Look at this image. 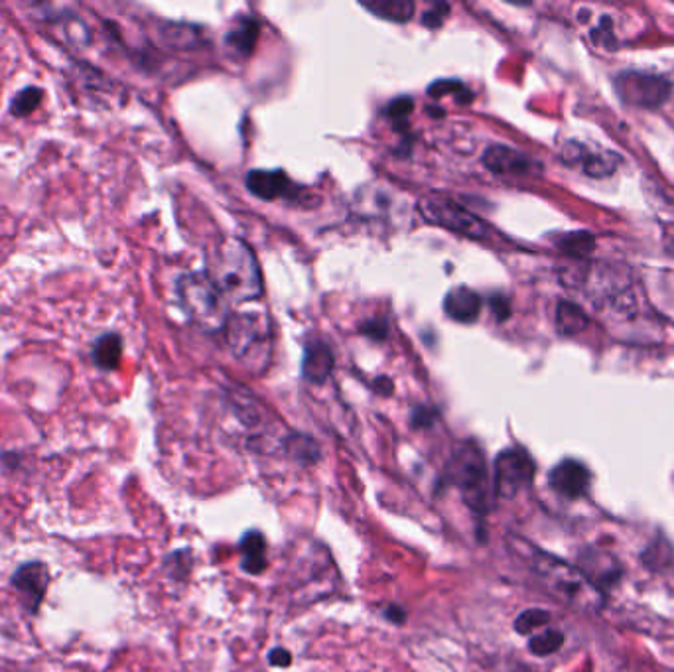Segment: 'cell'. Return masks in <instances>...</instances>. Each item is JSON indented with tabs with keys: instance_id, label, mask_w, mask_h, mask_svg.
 I'll return each instance as SVG.
<instances>
[{
	"instance_id": "1",
	"label": "cell",
	"mask_w": 674,
	"mask_h": 672,
	"mask_svg": "<svg viewBox=\"0 0 674 672\" xmlns=\"http://www.w3.org/2000/svg\"><path fill=\"white\" fill-rule=\"evenodd\" d=\"M207 278L231 304L263 296V276L253 249L235 237L219 239L207 257Z\"/></svg>"
},
{
	"instance_id": "2",
	"label": "cell",
	"mask_w": 674,
	"mask_h": 672,
	"mask_svg": "<svg viewBox=\"0 0 674 672\" xmlns=\"http://www.w3.org/2000/svg\"><path fill=\"white\" fill-rule=\"evenodd\" d=\"M444 481L456 487L475 515L485 517L491 509L493 485L489 483L487 462L475 442L460 444L444 471Z\"/></svg>"
},
{
	"instance_id": "3",
	"label": "cell",
	"mask_w": 674,
	"mask_h": 672,
	"mask_svg": "<svg viewBox=\"0 0 674 672\" xmlns=\"http://www.w3.org/2000/svg\"><path fill=\"white\" fill-rule=\"evenodd\" d=\"M227 345L233 357L253 373H263L272 357V326L265 314L229 316Z\"/></svg>"
},
{
	"instance_id": "4",
	"label": "cell",
	"mask_w": 674,
	"mask_h": 672,
	"mask_svg": "<svg viewBox=\"0 0 674 672\" xmlns=\"http://www.w3.org/2000/svg\"><path fill=\"white\" fill-rule=\"evenodd\" d=\"M178 296L188 318L205 332H219L227 326L229 306L221 292L203 272H192L180 278Z\"/></svg>"
},
{
	"instance_id": "5",
	"label": "cell",
	"mask_w": 674,
	"mask_h": 672,
	"mask_svg": "<svg viewBox=\"0 0 674 672\" xmlns=\"http://www.w3.org/2000/svg\"><path fill=\"white\" fill-rule=\"evenodd\" d=\"M613 87L625 105L641 109H657L665 105L673 91L669 79L645 71H623L615 77Z\"/></svg>"
},
{
	"instance_id": "6",
	"label": "cell",
	"mask_w": 674,
	"mask_h": 672,
	"mask_svg": "<svg viewBox=\"0 0 674 672\" xmlns=\"http://www.w3.org/2000/svg\"><path fill=\"white\" fill-rule=\"evenodd\" d=\"M535 462L523 448H507L495 458L493 495L499 499H515L529 489L535 479Z\"/></svg>"
},
{
	"instance_id": "7",
	"label": "cell",
	"mask_w": 674,
	"mask_h": 672,
	"mask_svg": "<svg viewBox=\"0 0 674 672\" xmlns=\"http://www.w3.org/2000/svg\"><path fill=\"white\" fill-rule=\"evenodd\" d=\"M420 213L428 223L466 235L470 239H487L489 235L487 225L477 215H473L472 211H468L464 205H458L450 200H440V198L422 200Z\"/></svg>"
},
{
	"instance_id": "8",
	"label": "cell",
	"mask_w": 674,
	"mask_h": 672,
	"mask_svg": "<svg viewBox=\"0 0 674 672\" xmlns=\"http://www.w3.org/2000/svg\"><path fill=\"white\" fill-rule=\"evenodd\" d=\"M10 586L18 594L26 613L36 615L44 604L46 590L50 586V570L40 560L26 562L18 566L10 576Z\"/></svg>"
},
{
	"instance_id": "9",
	"label": "cell",
	"mask_w": 674,
	"mask_h": 672,
	"mask_svg": "<svg viewBox=\"0 0 674 672\" xmlns=\"http://www.w3.org/2000/svg\"><path fill=\"white\" fill-rule=\"evenodd\" d=\"M548 483L558 495L566 499H580L590 491L592 473L582 462L568 458L552 468Z\"/></svg>"
},
{
	"instance_id": "10",
	"label": "cell",
	"mask_w": 674,
	"mask_h": 672,
	"mask_svg": "<svg viewBox=\"0 0 674 672\" xmlns=\"http://www.w3.org/2000/svg\"><path fill=\"white\" fill-rule=\"evenodd\" d=\"M483 164L499 176H535L540 172L539 162L503 144L489 146L483 154Z\"/></svg>"
},
{
	"instance_id": "11",
	"label": "cell",
	"mask_w": 674,
	"mask_h": 672,
	"mask_svg": "<svg viewBox=\"0 0 674 672\" xmlns=\"http://www.w3.org/2000/svg\"><path fill=\"white\" fill-rule=\"evenodd\" d=\"M245 184L255 198L265 202H274L298 194V188L282 170H251Z\"/></svg>"
},
{
	"instance_id": "12",
	"label": "cell",
	"mask_w": 674,
	"mask_h": 672,
	"mask_svg": "<svg viewBox=\"0 0 674 672\" xmlns=\"http://www.w3.org/2000/svg\"><path fill=\"white\" fill-rule=\"evenodd\" d=\"M334 363H336V357H334V351L330 349V345H326L320 339L318 341H310V343H306V349H304L302 377L308 383L320 385L334 371Z\"/></svg>"
},
{
	"instance_id": "13",
	"label": "cell",
	"mask_w": 674,
	"mask_h": 672,
	"mask_svg": "<svg viewBox=\"0 0 674 672\" xmlns=\"http://www.w3.org/2000/svg\"><path fill=\"white\" fill-rule=\"evenodd\" d=\"M444 312L458 324H473L481 312V298L468 286H456L444 298Z\"/></svg>"
},
{
	"instance_id": "14",
	"label": "cell",
	"mask_w": 674,
	"mask_h": 672,
	"mask_svg": "<svg viewBox=\"0 0 674 672\" xmlns=\"http://www.w3.org/2000/svg\"><path fill=\"white\" fill-rule=\"evenodd\" d=\"M241 568L243 572L251 576H259L267 570L269 560H267V538L259 531H249L241 538Z\"/></svg>"
},
{
	"instance_id": "15",
	"label": "cell",
	"mask_w": 674,
	"mask_h": 672,
	"mask_svg": "<svg viewBox=\"0 0 674 672\" xmlns=\"http://www.w3.org/2000/svg\"><path fill=\"white\" fill-rule=\"evenodd\" d=\"M259 32H261V26H259V22H257L255 18H251V16H241V18L233 24V28L229 30V34H227L225 40H227V44H229L235 52H239L241 56H249V54H253L255 46H257Z\"/></svg>"
},
{
	"instance_id": "16",
	"label": "cell",
	"mask_w": 674,
	"mask_h": 672,
	"mask_svg": "<svg viewBox=\"0 0 674 672\" xmlns=\"http://www.w3.org/2000/svg\"><path fill=\"white\" fill-rule=\"evenodd\" d=\"M123 357V339L119 334H105L93 343V361L103 371L119 367Z\"/></svg>"
},
{
	"instance_id": "17",
	"label": "cell",
	"mask_w": 674,
	"mask_h": 672,
	"mask_svg": "<svg viewBox=\"0 0 674 672\" xmlns=\"http://www.w3.org/2000/svg\"><path fill=\"white\" fill-rule=\"evenodd\" d=\"M365 10L375 14L377 18L405 24L414 16V4L408 0H379V2H361Z\"/></svg>"
},
{
	"instance_id": "18",
	"label": "cell",
	"mask_w": 674,
	"mask_h": 672,
	"mask_svg": "<svg viewBox=\"0 0 674 672\" xmlns=\"http://www.w3.org/2000/svg\"><path fill=\"white\" fill-rule=\"evenodd\" d=\"M556 328L562 336H578L588 328V316L576 304L560 302L556 310Z\"/></svg>"
},
{
	"instance_id": "19",
	"label": "cell",
	"mask_w": 674,
	"mask_h": 672,
	"mask_svg": "<svg viewBox=\"0 0 674 672\" xmlns=\"http://www.w3.org/2000/svg\"><path fill=\"white\" fill-rule=\"evenodd\" d=\"M598 560L600 566L596 564L594 558H590L588 554L584 556V574L588 580L596 582L598 586H611L613 580L619 578V570L615 568V558L604 556L602 552H598Z\"/></svg>"
},
{
	"instance_id": "20",
	"label": "cell",
	"mask_w": 674,
	"mask_h": 672,
	"mask_svg": "<svg viewBox=\"0 0 674 672\" xmlns=\"http://www.w3.org/2000/svg\"><path fill=\"white\" fill-rule=\"evenodd\" d=\"M556 245L560 251L568 255L586 257L596 249V239L586 231H574V233H566L560 239H556Z\"/></svg>"
},
{
	"instance_id": "21",
	"label": "cell",
	"mask_w": 674,
	"mask_h": 672,
	"mask_svg": "<svg viewBox=\"0 0 674 672\" xmlns=\"http://www.w3.org/2000/svg\"><path fill=\"white\" fill-rule=\"evenodd\" d=\"M162 38L166 44L178 48V50H190V46L200 44V32L194 26H184V24H166L162 30Z\"/></svg>"
},
{
	"instance_id": "22",
	"label": "cell",
	"mask_w": 674,
	"mask_h": 672,
	"mask_svg": "<svg viewBox=\"0 0 674 672\" xmlns=\"http://www.w3.org/2000/svg\"><path fill=\"white\" fill-rule=\"evenodd\" d=\"M42 99H44V91L40 87H34V85L26 87L14 95L10 103V113L14 117H28L40 107Z\"/></svg>"
},
{
	"instance_id": "23",
	"label": "cell",
	"mask_w": 674,
	"mask_h": 672,
	"mask_svg": "<svg viewBox=\"0 0 674 672\" xmlns=\"http://www.w3.org/2000/svg\"><path fill=\"white\" fill-rule=\"evenodd\" d=\"M428 93L430 97H444V95H454L458 99V103H472L473 93L460 81L456 79H442V81H436L434 85L428 87Z\"/></svg>"
},
{
	"instance_id": "24",
	"label": "cell",
	"mask_w": 674,
	"mask_h": 672,
	"mask_svg": "<svg viewBox=\"0 0 674 672\" xmlns=\"http://www.w3.org/2000/svg\"><path fill=\"white\" fill-rule=\"evenodd\" d=\"M562 645H564V635H562L560 631H556V629L542 631V633L535 635V637L529 641L531 653H535V655H539V657H546V655L556 653Z\"/></svg>"
},
{
	"instance_id": "25",
	"label": "cell",
	"mask_w": 674,
	"mask_h": 672,
	"mask_svg": "<svg viewBox=\"0 0 674 672\" xmlns=\"http://www.w3.org/2000/svg\"><path fill=\"white\" fill-rule=\"evenodd\" d=\"M609 158H611V156H609ZM609 158H604V156H600V154H590V152L584 148V154H582L580 164L584 166V172H586L588 176L604 178V176L613 174V170H615V160H609Z\"/></svg>"
},
{
	"instance_id": "26",
	"label": "cell",
	"mask_w": 674,
	"mask_h": 672,
	"mask_svg": "<svg viewBox=\"0 0 674 672\" xmlns=\"http://www.w3.org/2000/svg\"><path fill=\"white\" fill-rule=\"evenodd\" d=\"M288 450L292 452V456L304 464H312L320 458L318 446L314 444V440L306 438V436H294L292 440H288Z\"/></svg>"
},
{
	"instance_id": "27",
	"label": "cell",
	"mask_w": 674,
	"mask_h": 672,
	"mask_svg": "<svg viewBox=\"0 0 674 672\" xmlns=\"http://www.w3.org/2000/svg\"><path fill=\"white\" fill-rule=\"evenodd\" d=\"M550 621V613L544 609H527L523 611L517 621H515V629L521 635H529L535 629H539L542 625H546Z\"/></svg>"
},
{
	"instance_id": "28",
	"label": "cell",
	"mask_w": 674,
	"mask_h": 672,
	"mask_svg": "<svg viewBox=\"0 0 674 672\" xmlns=\"http://www.w3.org/2000/svg\"><path fill=\"white\" fill-rule=\"evenodd\" d=\"M412 107H414V101L410 97H399V99H395V101L389 103V107L385 109V113L397 125H405L408 115L412 113Z\"/></svg>"
},
{
	"instance_id": "29",
	"label": "cell",
	"mask_w": 674,
	"mask_h": 672,
	"mask_svg": "<svg viewBox=\"0 0 674 672\" xmlns=\"http://www.w3.org/2000/svg\"><path fill=\"white\" fill-rule=\"evenodd\" d=\"M450 14V4L446 2H436L432 8H428L422 16V24L426 28H440L444 24V20Z\"/></svg>"
},
{
	"instance_id": "30",
	"label": "cell",
	"mask_w": 674,
	"mask_h": 672,
	"mask_svg": "<svg viewBox=\"0 0 674 672\" xmlns=\"http://www.w3.org/2000/svg\"><path fill=\"white\" fill-rule=\"evenodd\" d=\"M361 334L371 337L375 341H383L389 336V324H387V320H369V322L361 324Z\"/></svg>"
},
{
	"instance_id": "31",
	"label": "cell",
	"mask_w": 674,
	"mask_h": 672,
	"mask_svg": "<svg viewBox=\"0 0 674 672\" xmlns=\"http://www.w3.org/2000/svg\"><path fill=\"white\" fill-rule=\"evenodd\" d=\"M434 418H436V412L432 408H426V406H418L412 410V418H410V424L412 428H430L434 424Z\"/></svg>"
},
{
	"instance_id": "32",
	"label": "cell",
	"mask_w": 674,
	"mask_h": 672,
	"mask_svg": "<svg viewBox=\"0 0 674 672\" xmlns=\"http://www.w3.org/2000/svg\"><path fill=\"white\" fill-rule=\"evenodd\" d=\"M489 306H491V310H493V314L497 316L499 322L507 320L509 314H511V306H509V300L505 296H491Z\"/></svg>"
},
{
	"instance_id": "33",
	"label": "cell",
	"mask_w": 674,
	"mask_h": 672,
	"mask_svg": "<svg viewBox=\"0 0 674 672\" xmlns=\"http://www.w3.org/2000/svg\"><path fill=\"white\" fill-rule=\"evenodd\" d=\"M269 663L270 665H274V667H280V669L288 667L292 663V655L286 649H282V647L272 649L269 653Z\"/></svg>"
},
{
	"instance_id": "34",
	"label": "cell",
	"mask_w": 674,
	"mask_h": 672,
	"mask_svg": "<svg viewBox=\"0 0 674 672\" xmlns=\"http://www.w3.org/2000/svg\"><path fill=\"white\" fill-rule=\"evenodd\" d=\"M373 389H375L379 395H383V397H389V395L393 393L395 385H393V381H391L389 377H379V379L373 383Z\"/></svg>"
},
{
	"instance_id": "35",
	"label": "cell",
	"mask_w": 674,
	"mask_h": 672,
	"mask_svg": "<svg viewBox=\"0 0 674 672\" xmlns=\"http://www.w3.org/2000/svg\"><path fill=\"white\" fill-rule=\"evenodd\" d=\"M387 617H389L393 623H403L406 619L405 611H403L401 607H397V605H391V607L387 609Z\"/></svg>"
},
{
	"instance_id": "36",
	"label": "cell",
	"mask_w": 674,
	"mask_h": 672,
	"mask_svg": "<svg viewBox=\"0 0 674 672\" xmlns=\"http://www.w3.org/2000/svg\"><path fill=\"white\" fill-rule=\"evenodd\" d=\"M671 251H673V255H674V243H673V245H671Z\"/></svg>"
}]
</instances>
